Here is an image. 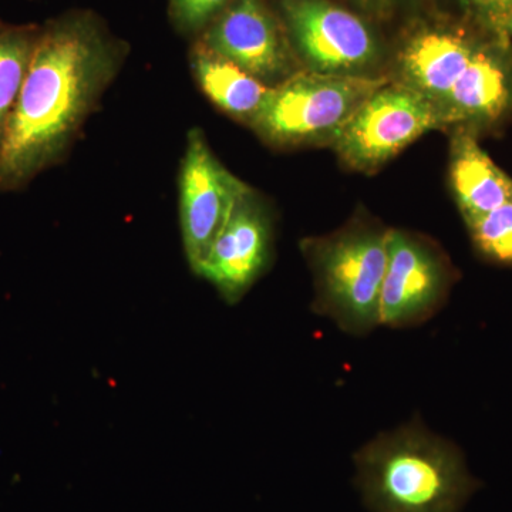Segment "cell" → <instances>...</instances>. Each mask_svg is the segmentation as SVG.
Here are the masks:
<instances>
[{"label":"cell","instance_id":"6da1fadb","mask_svg":"<svg viewBox=\"0 0 512 512\" xmlns=\"http://www.w3.org/2000/svg\"><path fill=\"white\" fill-rule=\"evenodd\" d=\"M128 53L94 10H66L40 25L0 147V192L25 190L66 160Z\"/></svg>","mask_w":512,"mask_h":512},{"label":"cell","instance_id":"7a4b0ae2","mask_svg":"<svg viewBox=\"0 0 512 512\" xmlns=\"http://www.w3.org/2000/svg\"><path fill=\"white\" fill-rule=\"evenodd\" d=\"M355 466L372 512H460L480 487L458 448L419 423L377 436L357 451Z\"/></svg>","mask_w":512,"mask_h":512},{"label":"cell","instance_id":"3957f363","mask_svg":"<svg viewBox=\"0 0 512 512\" xmlns=\"http://www.w3.org/2000/svg\"><path fill=\"white\" fill-rule=\"evenodd\" d=\"M390 229L350 227L302 245L315 276V309L340 329L363 335L380 325Z\"/></svg>","mask_w":512,"mask_h":512},{"label":"cell","instance_id":"277c9868","mask_svg":"<svg viewBox=\"0 0 512 512\" xmlns=\"http://www.w3.org/2000/svg\"><path fill=\"white\" fill-rule=\"evenodd\" d=\"M390 80L299 70L271 87L251 128L275 148L333 146L356 111Z\"/></svg>","mask_w":512,"mask_h":512},{"label":"cell","instance_id":"5b68a950","mask_svg":"<svg viewBox=\"0 0 512 512\" xmlns=\"http://www.w3.org/2000/svg\"><path fill=\"white\" fill-rule=\"evenodd\" d=\"M276 9L303 69L376 76L383 46L362 16L332 0H278Z\"/></svg>","mask_w":512,"mask_h":512},{"label":"cell","instance_id":"8992f818","mask_svg":"<svg viewBox=\"0 0 512 512\" xmlns=\"http://www.w3.org/2000/svg\"><path fill=\"white\" fill-rule=\"evenodd\" d=\"M437 128H446L439 107L390 80L356 111L332 147L353 170L372 173Z\"/></svg>","mask_w":512,"mask_h":512},{"label":"cell","instance_id":"52a82bcc","mask_svg":"<svg viewBox=\"0 0 512 512\" xmlns=\"http://www.w3.org/2000/svg\"><path fill=\"white\" fill-rule=\"evenodd\" d=\"M249 188L215 156L201 128L188 131L178 195L184 252L194 274Z\"/></svg>","mask_w":512,"mask_h":512},{"label":"cell","instance_id":"ba28073f","mask_svg":"<svg viewBox=\"0 0 512 512\" xmlns=\"http://www.w3.org/2000/svg\"><path fill=\"white\" fill-rule=\"evenodd\" d=\"M197 40L268 87L303 69L271 0H231Z\"/></svg>","mask_w":512,"mask_h":512},{"label":"cell","instance_id":"9c48e42d","mask_svg":"<svg viewBox=\"0 0 512 512\" xmlns=\"http://www.w3.org/2000/svg\"><path fill=\"white\" fill-rule=\"evenodd\" d=\"M488 33L451 20H429L410 29L396 57V82L433 101L446 100Z\"/></svg>","mask_w":512,"mask_h":512},{"label":"cell","instance_id":"30bf717a","mask_svg":"<svg viewBox=\"0 0 512 512\" xmlns=\"http://www.w3.org/2000/svg\"><path fill=\"white\" fill-rule=\"evenodd\" d=\"M271 212L249 188L215 239L197 275L210 281L228 303L238 302L271 264Z\"/></svg>","mask_w":512,"mask_h":512},{"label":"cell","instance_id":"8fae6325","mask_svg":"<svg viewBox=\"0 0 512 512\" xmlns=\"http://www.w3.org/2000/svg\"><path fill=\"white\" fill-rule=\"evenodd\" d=\"M450 272L426 242L390 229L389 259L380 295V325L404 326L431 315L443 301Z\"/></svg>","mask_w":512,"mask_h":512},{"label":"cell","instance_id":"7c38bea8","mask_svg":"<svg viewBox=\"0 0 512 512\" xmlns=\"http://www.w3.org/2000/svg\"><path fill=\"white\" fill-rule=\"evenodd\" d=\"M446 127L477 134L500 126L512 114L510 37L488 35L441 103Z\"/></svg>","mask_w":512,"mask_h":512},{"label":"cell","instance_id":"4fadbf2b","mask_svg":"<svg viewBox=\"0 0 512 512\" xmlns=\"http://www.w3.org/2000/svg\"><path fill=\"white\" fill-rule=\"evenodd\" d=\"M450 184L466 222L512 200V178L485 153L470 131L457 130L451 140Z\"/></svg>","mask_w":512,"mask_h":512},{"label":"cell","instance_id":"5bb4252c","mask_svg":"<svg viewBox=\"0 0 512 512\" xmlns=\"http://www.w3.org/2000/svg\"><path fill=\"white\" fill-rule=\"evenodd\" d=\"M188 63L202 94L222 113L251 127L271 87L197 39L191 40Z\"/></svg>","mask_w":512,"mask_h":512},{"label":"cell","instance_id":"9a60e30c","mask_svg":"<svg viewBox=\"0 0 512 512\" xmlns=\"http://www.w3.org/2000/svg\"><path fill=\"white\" fill-rule=\"evenodd\" d=\"M40 25L0 20V147L35 52Z\"/></svg>","mask_w":512,"mask_h":512},{"label":"cell","instance_id":"2e32d148","mask_svg":"<svg viewBox=\"0 0 512 512\" xmlns=\"http://www.w3.org/2000/svg\"><path fill=\"white\" fill-rule=\"evenodd\" d=\"M466 224L481 255L512 266V200Z\"/></svg>","mask_w":512,"mask_h":512},{"label":"cell","instance_id":"e0dca14e","mask_svg":"<svg viewBox=\"0 0 512 512\" xmlns=\"http://www.w3.org/2000/svg\"><path fill=\"white\" fill-rule=\"evenodd\" d=\"M168 20L178 35L194 40L231 0H167Z\"/></svg>","mask_w":512,"mask_h":512},{"label":"cell","instance_id":"ac0fdd59","mask_svg":"<svg viewBox=\"0 0 512 512\" xmlns=\"http://www.w3.org/2000/svg\"><path fill=\"white\" fill-rule=\"evenodd\" d=\"M471 25L488 35H505V25L512 10V0H460Z\"/></svg>","mask_w":512,"mask_h":512},{"label":"cell","instance_id":"d6986e66","mask_svg":"<svg viewBox=\"0 0 512 512\" xmlns=\"http://www.w3.org/2000/svg\"><path fill=\"white\" fill-rule=\"evenodd\" d=\"M353 6L373 19H384L392 13L394 0H349Z\"/></svg>","mask_w":512,"mask_h":512},{"label":"cell","instance_id":"ffe728a7","mask_svg":"<svg viewBox=\"0 0 512 512\" xmlns=\"http://www.w3.org/2000/svg\"><path fill=\"white\" fill-rule=\"evenodd\" d=\"M505 35L512 37V10L510 16H508L507 25H505Z\"/></svg>","mask_w":512,"mask_h":512}]
</instances>
